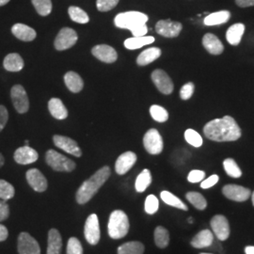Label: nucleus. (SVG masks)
Here are the masks:
<instances>
[{
	"instance_id": "f03ea898",
	"label": "nucleus",
	"mask_w": 254,
	"mask_h": 254,
	"mask_svg": "<svg viewBox=\"0 0 254 254\" xmlns=\"http://www.w3.org/2000/svg\"><path fill=\"white\" fill-rule=\"evenodd\" d=\"M110 176V169L108 166H105L98 170L93 175L84 182L81 187L76 192V201L79 204H85L92 199V197L97 193L101 187L108 181Z\"/></svg>"
},
{
	"instance_id": "8fccbe9b",
	"label": "nucleus",
	"mask_w": 254,
	"mask_h": 254,
	"mask_svg": "<svg viewBox=\"0 0 254 254\" xmlns=\"http://www.w3.org/2000/svg\"><path fill=\"white\" fill-rule=\"evenodd\" d=\"M9 217V204L5 200H0V222L6 220Z\"/></svg>"
},
{
	"instance_id": "2eb2a0df",
	"label": "nucleus",
	"mask_w": 254,
	"mask_h": 254,
	"mask_svg": "<svg viewBox=\"0 0 254 254\" xmlns=\"http://www.w3.org/2000/svg\"><path fill=\"white\" fill-rule=\"evenodd\" d=\"M53 141H54L55 145L57 146L58 148L64 150V152L72 154L76 157L81 156L82 152L79 146L76 143V141H74L72 138H70L68 136L56 135L53 137Z\"/></svg>"
},
{
	"instance_id": "ea45409f",
	"label": "nucleus",
	"mask_w": 254,
	"mask_h": 254,
	"mask_svg": "<svg viewBox=\"0 0 254 254\" xmlns=\"http://www.w3.org/2000/svg\"><path fill=\"white\" fill-rule=\"evenodd\" d=\"M15 194L14 188L11 184L5 180H0V199L3 200H9L13 198Z\"/></svg>"
},
{
	"instance_id": "603ef678",
	"label": "nucleus",
	"mask_w": 254,
	"mask_h": 254,
	"mask_svg": "<svg viewBox=\"0 0 254 254\" xmlns=\"http://www.w3.org/2000/svg\"><path fill=\"white\" fill-rule=\"evenodd\" d=\"M9 236V232H8V229L5 227L4 225L0 224V242L2 241H5Z\"/></svg>"
},
{
	"instance_id": "39448f33",
	"label": "nucleus",
	"mask_w": 254,
	"mask_h": 254,
	"mask_svg": "<svg viewBox=\"0 0 254 254\" xmlns=\"http://www.w3.org/2000/svg\"><path fill=\"white\" fill-rule=\"evenodd\" d=\"M46 163L56 172L70 173L75 169V163L73 160L64 156V154L58 153L55 150H49L46 152Z\"/></svg>"
},
{
	"instance_id": "c756f323",
	"label": "nucleus",
	"mask_w": 254,
	"mask_h": 254,
	"mask_svg": "<svg viewBox=\"0 0 254 254\" xmlns=\"http://www.w3.org/2000/svg\"><path fill=\"white\" fill-rule=\"evenodd\" d=\"M154 42L152 36L132 37L125 41V46L129 50H136L142 46L151 45Z\"/></svg>"
},
{
	"instance_id": "4d7b16f0",
	"label": "nucleus",
	"mask_w": 254,
	"mask_h": 254,
	"mask_svg": "<svg viewBox=\"0 0 254 254\" xmlns=\"http://www.w3.org/2000/svg\"><path fill=\"white\" fill-rule=\"evenodd\" d=\"M252 200H253V204H254V192L252 193Z\"/></svg>"
},
{
	"instance_id": "423d86ee",
	"label": "nucleus",
	"mask_w": 254,
	"mask_h": 254,
	"mask_svg": "<svg viewBox=\"0 0 254 254\" xmlns=\"http://www.w3.org/2000/svg\"><path fill=\"white\" fill-rule=\"evenodd\" d=\"M143 145L150 154H159L163 151V138L156 129H150L143 137Z\"/></svg>"
},
{
	"instance_id": "6e6d98bb",
	"label": "nucleus",
	"mask_w": 254,
	"mask_h": 254,
	"mask_svg": "<svg viewBox=\"0 0 254 254\" xmlns=\"http://www.w3.org/2000/svg\"><path fill=\"white\" fill-rule=\"evenodd\" d=\"M10 0H0V6H5L8 4Z\"/></svg>"
},
{
	"instance_id": "aec40b11",
	"label": "nucleus",
	"mask_w": 254,
	"mask_h": 254,
	"mask_svg": "<svg viewBox=\"0 0 254 254\" xmlns=\"http://www.w3.org/2000/svg\"><path fill=\"white\" fill-rule=\"evenodd\" d=\"M202 46L206 49V51L212 55H220L224 46L218 37L212 33H206L202 38Z\"/></svg>"
},
{
	"instance_id": "393cba45",
	"label": "nucleus",
	"mask_w": 254,
	"mask_h": 254,
	"mask_svg": "<svg viewBox=\"0 0 254 254\" xmlns=\"http://www.w3.org/2000/svg\"><path fill=\"white\" fill-rule=\"evenodd\" d=\"M48 109L51 115L57 120H64L68 117V111L64 103L59 98H52L48 102Z\"/></svg>"
},
{
	"instance_id": "f8f14e48",
	"label": "nucleus",
	"mask_w": 254,
	"mask_h": 254,
	"mask_svg": "<svg viewBox=\"0 0 254 254\" xmlns=\"http://www.w3.org/2000/svg\"><path fill=\"white\" fill-rule=\"evenodd\" d=\"M181 23L178 22H173L172 20H161L158 21L155 25V30L156 32L161 35V36L166 37V38H175L179 36L180 32L182 31Z\"/></svg>"
},
{
	"instance_id": "9b49d317",
	"label": "nucleus",
	"mask_w": 254,
	"mask_h": 254,
	"mask_svg": "<svg viewBox=\"0 0 254 254\" xmlns=\"http://www.w3.org/2000/svg\"><path fill=\"white\" fill-rule=\"evenodd\" d=\"M223 195L228 198L229 200H235V201H245L252 196V191L249 189L244 188L242 186L238 185H226L222 189Z\"/></svg>"
},
{
	"instance_id": "79ce46f5",
	"label": "nucleus",
	"mask_w": 254,
	"mask_h": 254,
	"mask_svg": "<svg viewBox=\"0 0 254 254\" xmlns=\"http://www.w3.org/2000/svg\"><path fill=\"white\" fill-rule=\"evenodd\" d=\"M145 212L149 215H154L159 207L158 199L154 195H149L145 200Z\"/></svg>"
},
{
	"instance_id": "a878e982",
	"label": "nucleus",
	"mask_w": 254,
	"mask_h": 254,
	"mask_svg": "<svg viewBox=\"0 0 254 254\" xmlns=\"http://www.w3.org/2000/svg\"><path fill=\"white\" fill-rule=\"evenodd\" d=\"M244 32H245V26L241 23L235 24L232 27H229L226 33L228 43L232 46L239 45Z\"/></svg>"
},
{
	"instance_id": "72a5a7b5",
	"label": "nucleus",
	"mask_w": 254,
	"mask_h": 254,
	"mask_svg": "<svg viewBox=\"0 0 254 254\" xmlns=\"http://www.w3.org/2000/svg\"><path fill=\"white\" fill-rule=\"evenodd\" d=\"M152 183V174L149 170H143L136 177L135 188L137 192H144Z\"/></svg>"
},
{
	"instance_id": "ddd939ff",
	"label": "nucleus",
	"mask_w": 254,
	"mask_h": 254,
	"mask_svg": "<svg viewBox=\"0 0 254 254\" xmlns=\"http://www.w3.org/2000/svg\"><path fill=\"white\" fill-rule=\"evenodd\" d=\"M211 228L213 234L218 240L225 241L230 236V225L227 218L222 215H216L211 219Z\"/></svg>"
},
{
	"instance_id": "c9c22d12",
	"label": "nucleus",
	"mask_w": 254,
	"mask_h": 254,
	"mask_svg": "<svg viewBox=\"0 0 254 254\" xmlns=\"http://www.w3.org/2000/svg\"><path fill=\"white\" fill-rule=\"evenodd\" d=\"M68 12H69L70 18L72 19L75 23L87 24L90 21L89 15L87 14V12L78 7H74V6L70 7L68 9Z\"/></svg>"
},
{
	"instance_id": "7ed1b4c3",
	"label": "nucleus",
	"mask_w": 254,
	"mask_h": 254,
	"mask_svg": "<svg viewBox=\"0 0 254 254\" xmlns=\"http://www.w3.org/2000/svg\"><path fill=\"white\" fill-rule=\"evenodd\" d=\"M148 16L139 11H127L116 15L114 23L119 28H126L132 32L134 37L145 36L148 32L146 23Z\"/></svg>"
},
{
	"instance_id": "f3484780",
	"label": "nucleus",
	"mask_w": 254,
	"mask_h": 254,
	"mask_svg": "<svg viewBox=\"0 0 254 254\" xmlns=\"http://www.w3.org/2000/svg\"><path fill=\"white\" fill-rule=\"evenodd\" d=\"M28 185L37 192H44L47 189V180L38 169H30L26 174Z\"/></svg>"
},
{
	"instance_id": "4c0bfd02",
	"label": "nucleus",
	"mask_w": 254,
	"mask_h": 254,
	"mask_svg": "<svg viewBox=\"0 0 254 254\" xmlns=\"http://www.w3.org/2000/svg\"><path fill=\"white\" fill-rule=\"evenodd\" d=\"M37 12L42 16H47L51 13L52 2L51 0H31Z\"/></svg>"
},
{
	"instance_id": "a18cd8bd",
	"label": "nucleus",
	"mask_w": 254,
	"mask_h": 254,
	"mask_svg": "<svg viewBox=\"0 0 254 254\" xmlns=\"http://www.w3.org/2000/svg\"><path fill=\"white\" fill-rule=\"evenodd\" d=\"M194 90H195V86L192 82H189L187 84H185L182 87L181 91H180V97L183 100H189L190 99L191 96L194 93Z\"/></svg>"
},
{
	"instance_id": "e433bc0d",
	"label": "nucleus",
	"mask_w": 254,
	"mask_h": 254,
	"mask_svg": "<svg viewBox=\"0 0 254 254\" xmlns=\"http://www.w3.org/2000/svg\"><path fill=\"white\" fill-rule=\"evenodd\" d=\"M223 168L230 177L239 178L242 176V172L233 158H227L223 161Z\"/></svg>"
},
{
	"instance_id": "cd10ccee",
	"label": "nucleus",
	"mask_w": 254,
	"mask_h": 254,
	"mask_svg": "<svg viewBox=\"0 0 254 254\" xmlns=\"http://www.w3.org/2000/svg\"><path fill=\"white\" fill-rule=\"evenodd\" d=\"M64 82L67 88L74 93L81 91L84 87V82L82 80L81 76L78 73L72 71L66 73L64 75Z\"/></svg>"
},
{
	"instance_id": "9d476101",
	"label": "nucleus",
	"mask_w": 254,
	"mask_h": 254,
	"mask_svg": "<svg viewBox=\"0 0 254 254\" xmlns=\"http://www.w3.org/2000/svg\"><path fill=\"white\" fill-rule=\"evenodd\" d=\"M17 249L19 254H41V249L36 239L26 232L19 235Z\"/></svg>"
},
{
	"instance_id": "473e14b6",
	"label": "nucleus",
	"mask_w": 254,
	"mask_h": 254,
	"mask_svg": "<svg viewBox=\"0 0 254 254\" xmlns=\"http://www.w3.org/2000/svg\"><path fill=\"white\" fill-rule=\"evenodd\" d=\"M154 242L160 249L167 248L170 243V234L166 228L158 226L154 230Z\"/></svg>"
},
{
	"instance_id": "7c9ffc66",
	"label": "nucleus",
	"mask_w": 254,
	"mask_h": 254,
	"mask_svg": "<svg viewBox=\"0 0 254 254\" xmlns=\"http://www.w3.org/2000/svg\"><path fill=\"white\" fill-rule=\"evenodd\" d=\"M160 197H161V200H163L164 202L168 205H171L175 208L181 209L184 211L189 210V207L187 206V204L184 201H182L179 198H177L175 195H173V193H171L169 191H162L160 193Z\"/></svg>"
},
{
	"instance_id": "6e6552de",
	"label": "nucleus",
	"mask_w": 254,
	"mask_h": 254,
	"mask_svg": "<svg viewBox=\"0 0 254 254\" xmlns=\"http://www.w3.org/2000/svg\"><path fill=\"white\" fill-rule=\"evenodd\" d=\"M77 39L78 37L75 30L70 27H64L61 29L55 40V48L60 51L69 49L76 44Z\"/></svg>"
},
{
	"instance_id": "b1692460",
	"label": "nucleus",
	"mask_w": 254,
	"mask_h": 254,
	"mask_svg": "<svg viewBox=\"0 0 254 254\" xmlns=\"http://www.w3.org/2000/svg\"><path fill=\"white\" fill-rule=\"evenodd\" d=\"M24 61L17 53L7 55L3 61V66L8 72H20L24 68Z\"/></svg>"
},
{
	"instance_id": "5fc2aeb1",
	"label": "nucleus",
	"mask_w": 254,
	"mask_h": 254,
	"mask_svg": "<svg viewBox=\"0 0 254 254\" xmlns=\"http://www.w3.org/2000/svg\"><path fill=\"white\" fill-rule=\"evenodd\" d=\"M5 163V159H4V156L2 155V154H0V168L3 167V165Z\"/></svg>"
},
{
	"instance_id": "4be33fe9",
	"label": "nucleus",
	"mask_w": 254,
	"mask_h": 254,
	"mask_svg": "<svg viewBox=\"0 0 254 254\" xmlns=\"http://www.w3.org/2000/svg\"><path fill=\"white\" fill-rule=\"evenodd\" d=\"M11 32L14 36L23 42H31L36 38V31L24 24H15L11 27Z\"/></svg>"
},
{
	"instance_id": "bf43d9fd",
	"label": "nucleus",
	"mask_w": 254,
	"mask_h": 254,
	"mask_svg": "<svg viewBox=\"0 0 254 254\" xmlns=\"http://www.w3.org/2000/svg\"><path fill=\"white\" fill-rule=\"evenodd\" d=\"M25 144L28 146V144H29V141H28V140H26V141H25Z\"/></svg>"
},
{
	"instance_id": "f257e3e1",
	"label": "nucleus",
	"mask_w": 254,
	"mask_h": 254,
	"mask_svg": "<svg viewBox=\"0 0 254 254\" xmlns=\"http://www.w3.org/2000/svg\"><path fill=\"white\" fill-rule=\"evenodd\" d=\"M203 133L210 140L217 142L236 141L241 136V129L231 116L215 119L203 127Z\"/></svg>"
},
{
	"instance_id": "f704fd0d",
	"label": "nucleus",
	"mask_w": 254,
	"mask_h": 254,
	"mask_svg": "<svg viewBox=\"0 0 254 254\" xmlns=\"http://www.w3.org/2000/svg\"><path fill=\"white\" fill-rule=\"evenodd\" d=\"M186 198L194 207H196L198 210H204L207 206V200L199 192H194V191L188 192L186 195Z\"/></svg>"
},
{
	"instance_id": "6ab92c4d",
	"label": "nucleus",
	"mask_w": 254,
	"mask_h": 254,
	"mask_svg": "<svg viewBox=\"0 0 254 254\" xmlns=\"http://www.w3.org/2000/svg\"><path fill=\"white\" fill-rule=\"evenodd\" d=\"M136 162V154L133 152H126L121 154L115 164V171L120 175L128 173Z\"/></svg>"
},
{
	"instance_id": "20e7f679",
	"label": "nucleus",
	"mask_w": 254,
	"mask_h": 254,
	"mask_svg": "<svg viewBox=\"0 0 254 254\" xmlns=\"http://www.w3.org/2000/svg\"><path fill=\"white\" fill-rule=\"evenodd\" d=\"M129 219L122 210H115L111 213L109 220V235L112 239H121L129 232Z\"/></svg>"
},
{
	"instance_id": "4468645a",
	"label": "nucleus",
	"mask_w": 254,
	"mask_h": 254,
	"mask_svg": "<svg viewBox=\"0 0 254 254\" xmlns=\"http://www.w3.org/2000/svg\"><path fill=\"white\" fill-rule=\"evenodd\" d=\"M152 80L154 82L155 87L158 89V91L162 92L163 94L168 95L173 92L174 89L173 81L171 77L168 75V73L164 72L163 70H154L152 73Z\"/></svg>"
},
{
	"instance_id": "864d4df0",
	"label": "nucleus",
	"mask_w": 254,
	"mask_h": 254,
	"mask_svg": "<svg viewBox=\"0 0 254 254\" xmlns=\"http://www.w3.org/2000/svg\"><path fill=\"white\" fill-rule=\"evenodd\" d=\"M246 254H254V246H248L245 248Z\"/></svg>"
},
{
	"instance_id": "c03bdc74",
	"label": "nucleus",
	"mask_w": 254,
	"mask_h": 254,
	"mask_svg": "<svg viewBox=\"0 0 254 254\" xmlns=\"http://www.w3.org/2000/svg\"><path fill=\"white\" fill-rule=\"evenodd\" d=\"M119 0H97L96 6L100 11H109L118 5Z\"/></svg>"
},
{
	"instance_id": "13d9d810",
	"label": "nucleus",
	"mask_w": 254,
	"mask_h": 254,
	"mask_svg": "<svg viewBox=\"0 0 254 254\" xmlns=\"http://www.w3.org/2000/svg\"><path fill=\"white\" fill-rule=\"evenodd\" d=\"M189 222H190V223H192V222H193V219L191 218H189Z\"/></svg>"
},
{
	"instance_id": "412c9836",
	"label": "nucleus",
	"mask_w": 254,
	"mask_h": 254,
	"mask_svg": "<svg viewBox=\"0 0 254 254\" xmlns=\"http://www.w3.org/2000/svg\"><path fill=\"white\" fill-rule=\"evenodd\" d=\"M214 234L209 230H202L191 240V246L196 249H204L213 245Z\"/></svg>"
},
{
	"instance_id": "bb28decb",
	"label": "nucleus",
	"mask_w": 254,
	"mask_h": 254,
	"mask_svg": "<svg viewBox=\"0 0 254 254\" xmlns=\"http://www.w3.org/2000/svg\"><path fill=\"white\" fill-rule=\"evenodd\" d=\"M161 56V50L157 47H151L141 52L136 59V64L139 66H145L152 64Z\"/></svg>"
},
{
	"instance_id": "a211bd4d",
	"label": "nucleus",
	"mask_w": 254,
	"mask_h": 254,
	"mask_svg": "<svg viewBox=\"0 0 254 254\" xmlns=\"http://www.w3.org/2000/svg\"><path fill=\"white\" fill-rule=\"evenodd\" d=\"M38 157H39V154L36 151L27 145L18 148L13 155L15 162L20 165L34 163L36 162Z\"/></svg>"
},
{
	"instance_id": "3c124183",
	"label": "nucleus",
	"mask_w": 254,
	"mask_h": 254,
	"mask_svg": "<svg viewBox=\"0 0 254 254\" xmlns=\"http://www.w3.org/2000/svg\"><path fill=\"white\" fill-rule=\"evenodd\" d=\"M236 5L241 8L254 6V0H236Z\"/></svg>"
},
{
	"instance_id": "c85d7f7f",
	"label": "nucleus",
	"mask_w": 254,
	"mask_h": 254,
	"mask_svg": "<svg viewBox=\"0 0 254 254\" xmlns=\"http://www.w3.org/2000/svg\"><path fill=\"white\" fill-rule=\"evenodd\" d=\"M230 17H231V13L228 10H220L218 12H214L207 15L203 20V23L205 26H208V27L218 26V25L225 24L229 21Z\"/></svg>"
},
{
	"instance_id": "37998d69",
	"label": "nucleus",
	"mask_w": 254,
	"mask_h": 254,
	"mask_svg": "<svg viewBox=\"0 0 254 254\" xmlns=\"http://www.w3.org/2000/svg\"><path fill=\"white\" fill-rule=\"evenodd\" d=\"M67 254H83V248H82L81 243L77 238L71 237L68 240Z\"/></svg>"
},
{
	"instance_id": "1a4fd4ad",
	"label": "nucleus",
	"mask_w": 254,
	"mask_h": 254,
	"mask_svg": "<svg viewBox=\"0 0 254 254\" xmlns=\"http://www.w3.org/2000/svg\"><path fill=\"white\" fill-rule=\"evenodd\" d=\"M10 97L12 104L16 111L24 114L28 111L29 101L27 97V91L21 85H14L10 90Z\"/></svg>"
},
{
	"instance_id": "de8ad7c7",
	"label": "nucleus",
	"mask_w": 254,
	"mask_h": 254,
	"mask_svg": "<svg viewBox=\"0 0 254 254\" xmlns=\"http://www.w3.org/2000/svg\"><path fill=\"white\" fill-rule=\"evenodd\" d=\"M218 180H219V177L217 174H213L211 175L210 177H208L207 179H204L202 181L200 182V188L203 189V190H207V189H211L213 188L215 185L218 184Z\"/></svg>"
},
{
	"instance_id": "58836bf2",
	"label": "nucleus",
	"mask_w": 254,
	"mask_h": 254,
	"mask_svg": "<svg viewBox=\"0 0 254 254\" xmlns=\"http://www.w3.org/2000/svg\"><path fill=\"white\" fill-rule=\"evenodd\" d=\"M185 139H186V141L189 144H190L191 146H193L195 148H199L203 143V140H202L201 136L197 131H195L193 129L186 130V132H185Z\"/></svg>"
},
{
	"instance_id": "dca6fc26",
	"label": "nucleus",
	"mask_w": 254,
	"mask_h": 254,
	"mask_svg": "<svg viewBox=\"0 0 254 254\" xmlns=\"http://www.w3.org/2000/svg\"><path fill=\"white\" fill-rule=\"evenodd\" d=\"M91 53L96 59L106 64H113L118 59L116 50L113 47L107 45L94 46L91 50Z\"/></svg>"
},
{
	"instance_id": "052dcab7",
	"label": "nucleus",
	"mask_w": 254,
	"mask_h": 254,
	"mask_svg": "<svg viewBox=\"0 0 254 254\" xmlns=\"http://www.w3.org/2000/svg\"></svg>"
},
{
	"instance_id": "0eeeda50",
	"label": "nucleus",
	"mask_w": 254,
	"mask_h": 254,
	"mask_svg": "<svg viewBox=\"0 0 254 254\" xmlns=\"http://www.w3.org/2000/svg\"><path fill=\"white\" fill-rule=\"evenodd\" d=\"M84 235L85 238L91 245L98 244V242L100 241L101 234L97 215L91 214L88 217L84 227Z\"/></svg>"
},
{
	"instance_id": "2f4dec72",
	"label": "nucleus",
	"mask_w": 254,
	"mask_h": 254,
	"mask_svg": "<svg viewBox=\"0 0 254 254\" xmlns=\"http://www.w3.org/2000/svg\"><path fill=\"white\" fill-rule=\"evenodd\" d=\"M144 245L138 241L127 242L118 248V254H143Z\"/></svg>"
},
{
	"instance_id": "49530a36",
	"label": "nucleus",
	"mask_w": 254,
	"mask_h": 254,
	"mask_svg": "<svg viewBox=\"0 0 254 254\" xmlns=\"http://www.w3.org/2000/svg\"><path fill=\"white\" fill-rule=\"evenodd\" d=\"M205 178V173L200 170H193L188 175V181L190 183H200Z\"/></svg>"
},
{
	"instance_id": "09e8293b",
	"label": "nucleus",
	"mask_w": 254,
	"mask_h": 254,
	"mask_svg": "<svg viewBox=\"0 0 254 254\" xmlns=\"http://www.w3.org/2000/svg\"><path fill=\"white\" fill-rule=\"evenodd\" d=\"M9 120V112L4 106H0V132L5 128Z\"/></svg>"
},
{
	"instance_id": "a19ab883",
	"label": "nucleus",
	"mask_w": 254,
	"mask_h": 254,
	"mask_svg": "<svg viewBox=\"0 0 254 254\" xmlns=\"http://www.w3.org/2000/svg\"><path fill=\"white\" fill-rule=\"evenodd\" d=\"M150 114H151L152 118L158 123H165L169 119L168 111L162 107L157 106V105H154L150 108Z\"/></svg>"
},
{
	"instance_id": "5701e85b",
	"label": "nucleus",
	"mask_w": 254,
	"mask_h": 254,
	"mask_svg": "<svg viewBox=\"0 0 254 254\" xmlns=\"http://www.w3.org/2000/svg\"><path fill=\"white\" fill-rule=\"evenodd\" d=\"M63 238L60 232L56 229H51L48 233L47 254H62Z\"/></svg>"
}]
</instances>
